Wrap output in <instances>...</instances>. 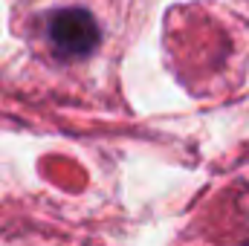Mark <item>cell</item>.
I'll use <instances>...</instances> for the list:
<instances>
[{
    "label": "cell",
    "instance_id": "obj_1",
    "mask_svg": "<svg viewBox=\"0 0 249 246\" xmlns=\"http://www.w3.org/2000/svg\"><path fill=\"white\" fill-rule=\"evenodd\" d=\"M26 20L32 53L58 72H84L113 47V15L96 0H44Z\"/></svg>",
    "mask_w": 249,
    "mask_h": 246
}]
</instances>
